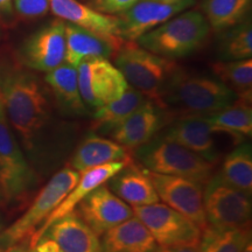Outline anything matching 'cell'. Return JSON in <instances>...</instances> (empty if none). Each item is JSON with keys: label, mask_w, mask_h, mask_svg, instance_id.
<instances>
[{"label": "cell", "mask_w": 252, "mask_h": 252, "mask_svg": "<svg viewBox=\"0 0 252 252\" xmlns=\"http://www.w3.org/2000/svg\"><path fill=\"white\" fill-rule=\"evenodd\" d=\"M106 182L113 194L132 207L159 202V196L145 169L134 161L127 163Z\"/></svg>", "instance_id": "21"}, {"label": "cell", "mask_w": 252, "mask_h": 252, "mask_svg": "<svg viewBox=\"0 0 252 252\" xmlns=\"http://www.w3.org/2000/svg\"><path fill=\"white\" fill-rule=\"evenodd\" d=\"M156 252H200L198 245H174V247H159Z\"/></svg>", "instance_id": "35"}, {"label": "cell", "mask_w": 252, "mask_h": 252, "mask_svg": "<svg viewBox=\"0 0 252 252\" xmlns=\"http://www.w3.org/2000/svg\"><path fill=\"white\" fill-rule=\"evenodd\" d=\"M237 94L219 78L195 75L179 67L161 94V106L171 117H204L232 105Z\"/></svg>", "instance_id": "2"}, {"label": "cell", "mask_w": 252, "mask_h": 252, "mask_svg": "<svg viewBox=\"0 0 252 252\" xmlns=\"http://www.w3.org/2000/svg\"><path fill=\"white\" fill-rule=\"evenodd\" d=\"M39 182L12 131L0 98V191L4 206L25 204Z\"/></svg>", "instance_id": "7"}, {"label": "cell", "mask_w": 252, "mask_h": 252, "mask_svg": "<svg viewBox=\"0 0 252 252\" xmlns=\"http://www.w3.org/2000/svg\"><path fill=\"white\" fill-rule=\"evenodd\" d=\"M243 252H252V244H251V242H249V243L247 244V247L244 248Z\"/></svg>", "instance_id": "37"}, {"label": "cell", "mask_w": 252, "mask_h": 252, "mask_svg": "<svg viewBox=\"0 0 252 252\" xmlns=\"http://www.w3.org/2000/svg\"><path fill=\"white\" fill-rule=\"evenodd\" d=\"M139 0H94L93 8L104 14H121L127 11Z\"/></svg>", "instance_id": "33"}, {"label": "cell", "mask_w": 252, "mask_h": 252, "mask_svg": "<svg viewBox=\"0 0 252 252\" xmlns=\"http://www.w3.org/2000/svg\"><path fill=\"white\" fill-rule=\"evenodd\" d=\"M18 13L25 18H37L47 14L49 0H14Z\"/></svg>", "instance_id": "32"}, {"label": "cell", "mask_w": 252, "mask_h": 252, "mask_svg": "<svg viewBox=\"0 0 252 252\" xmlns=\"http://www.w3.org/2000/svg\"><path fill=\"white\" fill-rule=\"evenodd\" d=\"M64 62L77 68L86 59L115 56L126 40L117 35H103L72 24H65Z\"/></svg>", "instance_id": "16"}, {"label": "cell", "mask_w": 252, "mask_h": 252, "mask_svg": "<svg viewBox=\"0 0 252 252\" xmlns=\"http://www.w3.org/2000/svg\"><path fill=\"white\" fill-rule=\"evenodd\" d=\"M162 1H179V0H162Z\"/></svg>", "instance_id": "39"}, {"label": "cell", "mask_w": 252, "mask_h": 252, "mask_svg": "<svg viewBox=\"0 0 252 252\" xmlns=\"http://www.w3.org/2000/svg\"><path fill=\"white\" fill-rule=\"evenodd\" d=\"M219 131L220 128L207 122L204 117H182L173 122L161 135L193 151L208 161L217 163L220 152L214 134Z\"/></svg>", "instance_id": "17"}, {"label": "cell", "mask_w": 252, "mask_h": 252, "mask_svg": "<svg viewBox=\"0 0 252 252\" xmlns=\"http://www.w3.org/2000/svg\"><path fill=\"white\" fill-rule=\"evenodd\" d=\"M0 206H4V198H2L1 191H0Z\"/></svg>", "instance_id": "38"}, {"label": "cell", "mask_w": 252, "mask_h": 252, "mask_svg": "<svg viewBox=\"0 0 252 252\" xmlns=\"http://www.w3.org/2000/svg\"><path fill=\"white\" fill-rule=\"evenodd\" d=\"M220 178L229 185L245 193H252V149L251 144L244 143L231 151L223 160Z\"/></svg>", "instance_id": "28"}, {"label": "cell", "mask_w": 252, "mask_h": 252, "mask_svg": "<svg viewBox=\"0 0 252 252\" xmlns=\"http://www.w3.org/2000/svg\"><path fill=\"white\" fill-rule=\"evenodd\" d=\"M78 179L80 173L71 167H64L56 172L39 191L27 212L0 235V251L5 252L17 245L34 249L33 241L36 232L77 184Z\"/></svg>", "instance_id": "4"}, {"label": "cell", "mask_w": 252, "mask_h": 252, "mask_svg": "<svg viewBox=\"0 0 252 252\" xmlns=\"http://www.w3.org/2000/svg\"><path fill=\"white\" fill-rule=\"evenodd\" d=\"M77 214L98 237L134 216L133 209L105 184L94 188L77 204Z\"/></svg>", "instance_id": "13"}, {"label": "cell", "mask_w": 252, "mask_h": 252, "mask_svg": "<svg viewBox=\"0 0 252 252\" xmlns=\"http://www.w3.org/2000/svg\"><path fill=\"white\" fill-rule=\"evenodd\" d=\"M0 228H1V224H0Z\"/></svg>", "instance_id": "40"}, {"label": "cell", "mask_w": 252, "mask_h": 252, "mask_svg": "<svg viewBox=\"0 0 252 252\" xmlns=\"http://www.w3.org/2000/svg\"><path fill=\"white\" fill-rule=\"evenodd\" d=\"M0 98L9 125L31 160L41 167L62 163L74 146L76 130L69 122L56 119L36 76L23 70L7 72L0 81Z\"/></svg>", "instance_id": "1"}, {"label": "cell", "mask_w": 252, "mask_h": 252, "mask_svg": "<svg viewBox=\"0 0 252 252\" xmlns=\"http://www.w3.org/2000/svg\"><path fill=\"white\" fill-rule=\"evenodd\" d=\"M54 94L60 112L68 117H86L88 108L82 99L77 82V68L63 62L45 77Z\"/></svg>", "instance_id": "22"}, {"label": "cell", "mask_w": 252, "mask_h": 252, "mask_svg": "<svg viewBox=\"0 0 252 252\" xmlns=\"http://www.w3.org/2000/svg\"><path fill=\"white\" fill-rule=\"evenodd\" d=\"M216 78L232 89L237 96L252 94V60L217 61L212 64Z\"/></svg>", "instance_id": "31"}, {"label": "cell", "mask_w": 252, "mask_h": 252, "mask_svg": "<svg viewBox=\"0 0 252 252\" xmlns=\"http://www.w3.org/2000/svg\"><path fill=\"white\" fill-rule=\"evenodd\" d=\"M171 121V115L166 109L149 99L124 119L110 137L127 150L134 151L152 139Z\"/></svg>", "instance_id": "14"}, {"label": "cell", "mask_w": 252, "mask_h": 252, "mask_svg": "<svg viewBox=\"0 0 252 252\" xmlns=\"http://www.w3.org/2000/svg\"><path fill=\"white\" fill-rule=\"evenodd\" d=\"M42 237L53 239L64 252H103L99 237L76 210L54 220Z\"/></svg>", "instance_id": "19"}, {"label": "cell", "mask_w": 252, "mask_h": 252, "mask_svg": "<svg viewBox=\"0 0 252 252\" xmlns=\"http://www.w3.org/2000/svg\"><path fill=\"white\" fill-rule=\"evenodd\" d=\"M49 7L56 17L72 25L103 35H118V18L104 14L77 0H49Z\"/></svg>", "instance_id": "23"}, {"label": "cell", "mask_w": 252, "mask_h": 252, "mask_svg": "<svg viewBox=\"0 0 252 252\" xmlns=\"http://www.w3.org/2000/svg\"><path fill=\"white\" fill-rule=\"evenodd\" d=\"M203 207L207 224L214 229L226 230L250 225L251 195L229 185L219 173L204 185Z\"/></svg>", "instance_id": "8"}, {"label": "cell", "mask_w": 252, "mask_h": 252, "mask_svg": "<svg viewBox=\"0 0 252 252\" xmlns=\"http://www.w3.org/2000/svg\"><path fill=\"white\" fill-rule=\"evenodd\" d=\"M210 28L198 11H186L138 37L135 42L144 49L168 60L186 58L204 46Z\"/></svg>", "instance_id": "3"}, {"label": "cell", "mask_w": 252, "mask_h": 252, "mask_svg": "<svg viewBox=\"0 0 252 252\" xmlns=\"http://www.w3.org/2000/svg\"><path fill=\"white\" fill-rule=\"evenodd\" d=\"M103 252H156L159 245L138 217L124 220L102 235Z\"/></svg>", "instance_id": "24"}, {"label": "cell", "mask_w": 252, "mask_h": 252, "mask_svg": "<svg viewBox=\"0 0 252 252\" xmlns=\"http://www.w3.org/2000/svg\"><path fill=\"white\" fill-rule=\"evenodd\" d=\"M252 0H203L202 14L213 31L222 32L244 21Z\"/></svg>", "instance_id": "27"}, {"label": "cell", "mask_w": 252, "mask_h": 252, "mask_svg": "<svg viewBox=\"0 0 252 252\" xmlns=\"http://www.w3.org/2000/svg\"><path fill=\"white\" fill-rule=\"evenodd\" d=\"M134 216L141 220L159 247L198 245L202 230L191 220L163 203L133 207Z\"/></svg>", "instance_id": "9"}, {"label": "cell", "mask_w": 252, "mask_h": 252, "mask_svg": "<svg viewBox=\"0 0 252 252\" xmlns=\"http://www.w3.org/2000/svg\"><path fill=\"white\" fill-rule=\"evenodd\" d=\"M194 4L195 0H139L117 17L118 35L126 41H135L143 34L166 23Z\"/></svg>", "instance_id": "12"}, {"label": "cell", "mask_w": 252, "mask_h": 252, "mask_svg": "<svg viewBox=\"0 0 252 252\" xmlns=\"http://www.w3.org/2000/svg\"><path fill=\"white\" fill-rule=\"evenodd\" d=\"M249 242H251L250 225L226 230L208 225L202 230L198 249L200 252H243Z\"/></svg>", "instance_id": "30"}, {"label": "cell", "mask_w": 252, "mask_h": 252, "mask_svg": "<svg viewBox=\"0 0 252 252\" xmlns=\"http://www.w3.org/2000/svg\"><path fill=\"white\" fill-rule=\"evenodd\" d=\"M33 252H64L59 247L56 242L47 237H41L37 242L35 247L33 249Z\"/></svg>", "instance_id": "34"}, {"label": "cell", "mask_w": 252, "mask_h": 252, "mask_svg": "<svg viewBox=\"0 0 252 252\" xmlns=\"http://www.w3.org/2000/svg\"><path fill=\"white\" fill-rule=\"evenodd\" d=\"M134 158L141 167L159 174L186 178L206 185L215 174L213 163L182 145L156 134L150 141L134 150Z\"/></svg>", "instance_id": "5"}, {"label": "cell", "mask_w": 252, "mask_h": 252, "mask_svg": "<svg viewBox=\"0 0 252 252\" xmlns=\"http://www.w3.org/2000/svg\"><path fill=\"white\" fill-rule=\"evenodd\" d=\"M131 152L132 151L116 143L115 140L100 137L91 132L81 140L74 150V153L69 160V165L78 173H83L88 169L106 163L134 161Z\"/></svg>", "instance_id": "18"}, {"label": "cell", "mask_w": 252, "mask_h": 252, "mask_svg": "<svg viewBox=\"0 0 252 252\" xmlns=\"http://www.w3.org/2000/svg\"><path fill=\"white\" fill-rule=\"evenodd\" d=\"M131 162H124V161H118V162H111L106 163V165L94 167V168L88 169V171L82 173L81 179H78L77 184L72 187V189L67 194V196L63 198V201L55 208L54 212H53L48 216V219L45 220L39 231L36 232L35 237H34L33 244L35 247L39 239L42 237L43 232L46 231V229L52 224L53 222L56 220L61 219L64 215H67L72 210H75V208L80 202L81 200H83L88 194H90L94 188H97L98 186L106 184V181L109 180L111 176H113L116 173H118L122 168Z\"/></svg>", "instance_id": "20"}, {"label": "cell", "mask_w": 252, "mask_h": 252, "mask_svg": "<svg viewBox=\"0 0 252 252\" xmlns=\"http://www.w3.org/2000/svg\"><path fill=\"white\" fill-rule=\"evenodd\" d=\"M145 172L153 184L159 200L193 220L201 230L207 228L203 207L204 185L180 176L159 174L147 169Z\"/></svg>", "instance_id": "11"}, {"label": "cell", "mask_w": 252, "mask_h": 252, "mask_svg": "<svg viewBox=\"0 0 252 252\" xmlns=\"http://www.w3.org/2000/svg\"><path fill=\"white\" fill-rule=\"evenodd\" d=\"M251 94H239L236 102L228 108L204 116L207 122L220 131L236 137H251L252 134V108Z\"/></svg>", "instance_id": "26"}, {"label": "cell", "mask_w": 252, "mask_h": 252, "mask_svg": "<svg viewBox=\"0 0 252 252\" xmlns=\"http://www.w3.org/2000/svg\"><path fill=\"white\" fill-rule=\"evenodd\" d=\"M113 58L128 86L162 108V91L179 65L144 49L135 41H125Z\"/></svg>", "instance_id": "6"}, {"label": "cell", "mask_w": 252, "mask_h": 252, "mask_svg": "<svg viewBox=\"0 0 252 252\" xmlns=\"http://www.w3.org/2000/svg\"><path fill=\"white\" fill-rule=\"evenodd\" d=\"M219 33L217 53L220 61H238L251 58L252 24L250 18Z\"/></svg>", "instance_id": "29"}, {"label": "cell", "mask_w": 252, "mask_h": 252, "mask_svg": "<svg viewBox=\"0 0 252 252\" xmlns=\"http://www.w3.org/2000/svg\"><path fill=\"white\" fill-rule=\"evenodd\" d=\"M146 100H149V98L145 94L132 87H128L119 98L94 109L91 127L94 131L103 132V134H110Z\"/></svg>", "instance_id": "25"}, {"label": "cell", "mask_w": 252, "mask_h": 252, "mask_svg": "<svg viewBox=\"0 0 252 252\" xmlns=\"http://www.w3.org/2000/svg\"><path fill=\"white\" fill-rule=\"evenodd\" d=\"M78 89L87 108L97 109L119 98L128 84L108 59L83 60L77 67Z\"/></svg>", "instance_id": "10"}, {"label": "cell", "mask_w": 252, "mask_h": 252, "mask_svg": "<svg viewBox=\"0 0 252 252\" xmlns=\"http://www.w3.org/2000/svg\"><path fill=\"white\" fill-rule=\"evenodd\" d=\"M65 24L55 20L34 33L21 49V59L27 67L48 72L64 62Z\"/></svg>", "instance_id": "15"}, {"label": "cell", "mask_w": 252, "mask_h": 252, "mask_svg": "<svg viewBox=\"0 0 252 252\" xmlns=\"http://www.w3.org/2000/svg\"><path fill=\"white\" fill-rule=\"evenodd\" d=\"M12 12V0H0V14H9Z\"/></svg>", "instance_id": "36"}]
</instances>
